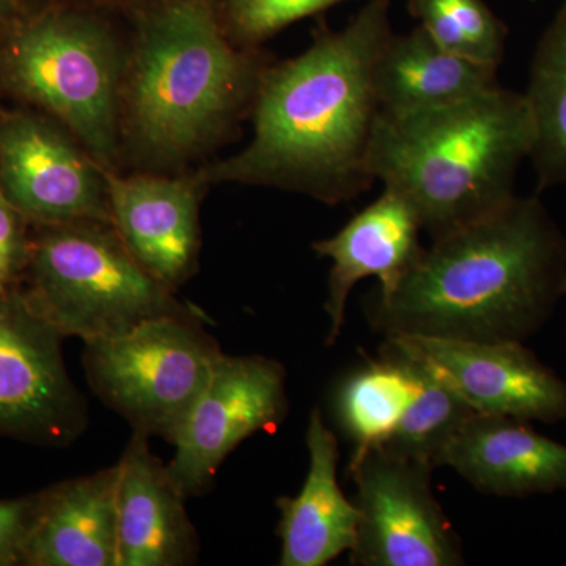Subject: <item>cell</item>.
I'll return each mask as SVG.
<instances>
[{"instance_id": "obj_1", "label": "cell", "mask_w": 566, "mask_h": 566, "mask_svg": "<svg viewBox=\"0 0 566 566\" xmlns=\"http://www.w3.org/2000/svg\"><path fill=\"white\" fill-rule=\"evenodd\" d=\"M392 32L390 0H370L340 31H322L296 57L264 66L251 142L193 175L207 186L281 189L333 207L368 191L381 112L374 69Z\"/></svg>"}, {"instance_id": "obj_2", "label": "cell", "mask_w": 566, "mask_h": 566, "mask_svg": "<svg viewBox=\"0 0 566 566\" xmlns=\"http://www.w3.org/2000/svg\"><path fill=\"white\" fill-rule=\"evenodd\" d=\"M538 193L431 241L392 293L367 297L370 326L385 337L526 344L566 290V237Z\"/></svg>"}, {"instance_id": "obj_3", "label": "cell", "mask_w": 566, "mask_h": 566, "mask_svg": "<svg viewBox=\"0 0 566 566\" xmlns=\"http://www.w3.org/2000/svg\"><path fill=\"white\" fill-rule=\"evenodd\" d=\"M126 17L122 164L186 172L251 115L268 63L234 43L219 0H148Z\"/></svg>"}, {"instance_id": "obj_4", "label": "cell", "mask_w": 566, "mask_h": 566, "mask_svg": "<svg viewBox=\"0 0 566 566\" xmlns=\"http://www.w3.org/2000/svg\"><path fill=\"white\" fill-rule=\"evenodd\" d=\"M523 92L494 88L444 109L379 112L368 170L441 240L490 218L517 196L516 178L534 148Z\"/></svg>"}, {"instance_id": "obj_5", "label": "cell", "mask_w": 566, "mask_h": 566, "mask_svg": "<svg viewBox=\"0 0 566 566\" xmlns=\"http://www.w3.org/2000/svg\"><path fill=\"white\" fill-rule=\"evenodd\" d=\"M107 11L46 0L0 31V85L61 123L106 170H120L126 46Z\"/></svg>"}, {"instance_id": "obj_6", "label": "cell", "mask_w": 566, "mask_h": 566, "mask_svg": "<svg viewBox=\"0 0 566 566\" xmlns=\"http://www.w3.org/2000/svg\"><path fill=\"white\" fill-rule=\"evenodd\" d=\"M25 301L62 335L114 338L163 316L207 315L148 274L109 222L33 226Z\"/></svg>"}, {"instance_id": "obj_7", "label": "cell", "mask_w": 566, "mask_h": 566, "mask_svg": "<svg viewBox=\"0 0 566 566\" xmlns=\"http://www.w3.org/2000/svg\"><path fill=\"white\" fill-rule=\"evenodd\" d=\"M207 324L208 315L163 316L85 344L88 385L133 431L172 444L223 354Z\"/></svg>"}, {"instance_id": "obj_8", "label": "cell", "mask_w": 566, "mask_h": 566, "mask_svg": "<svg viewBox=\"0 0 566 566\" xmlns=\"http://www.w3.org/2000/svg\"><path fill=\"white\" fill-rule=\"evenodd\" d=\"M434 469L371 447L353 453L359 509L354 566H460L463 546L431 486Z\"/></svg>"}, {"instance_id": "obj_9", "label": "cell", "mask_w": 566, "mask_h": 566, "mask_svg": "<svg viewBox=\"0 0 566 566\" xmlns=\"http://www.w3.org/2000/svg\"><path fill=\"white\" fill-rule=\"evenodd\" d=\"M62 342L21 290L0 292V438L63 449L84 433L87 403L71 381Z\"/></svg>"}, {"instance_id": "obj_10", "label": "cell", "mask_w": 566, "mask_h": 566, "mask_svg": "<svg viewBox=\"0 0 566 566\" xmlns=\"http://www.w3.org/2000/svg\"><path fill=\"white\" fill-rule=\"evenodd\" d=\"M0 186L32 226L111 223L106 169L43 112L0 114Z\"/></svg>"}, {"instance_id": "obj_11", "label": "cell", "mask_w": 566, "mask_h": 566, "mask_svg": "<svg viewBox=\"0 0 566 566\" xmlns=\"http://www.w3.org/2000/svg\"><path fill=\"white\" fill-rule=\"evenodd\" d=\"M289 415L286 370L264 356L222 354L210 381L172 442L167 464L186 499L207 493L244 439L274 431Z\"/></svg>"}, {"instance_id": "obj_12", "label": "cell", "mask_w": 566, "mask_h": 566, "mask_svg": "<svg viewBox=\"0 0 566 566\" xmlns=\"http://www.w3.org/2000/svg\"><path fill=\"white\" fill-rule=\"evenodd\" d=\"M422 360L480 415L524 422L566 420V381L520 342L482 344L431 337H386Z\"/></svg>"}, {"instance_id": "obj_13", "label": "cell", "mask_w": 566, "mask_h": 566, "mask_svg": "<svg viewBox=\"0 0 566 566\" xmlns=\"http://www.w3.org/2000/svg\"><path fill=\"white\" fill-rule=\"evenodd\" d=\"M111 223L133 259L178 292L199 271L200 203L208 186L193 172L106 170Z\"/></svg>"}, {"instance_id": "obj_14", "label": "cell", "mask_w": 566, "mask_h": 566, "mask_svg": "<svg viewBox=\"0 0 566 566\" xmlns=\"http://www.w3.org/2000/svg\"><path fill=\"white\" fill-rule=\"evenodd\" d=\"M420 233L422 227L411 207L398 193L385 189L337 233L312 244L316 255L333 263L324 301V312L329 316L327 345L333 346L342 335L346 305L357 283L378 279L375 294L387 296L419 262L424 251Z\"/></svg>"}, {"instance_id": "obj_15", "label": "cell", "mask_w": 566, "mask_h": 566, "mask_svg": "<svg viewBox=\"0 0 566 566\" xmlns=\"http://www.w3.org/2000/svg\"><path fill=\"white\" fill-rule=\"evenodd\" d=\"M480 493L526 499L566 491V444L512 417L476 415L436 461Z\"/></svg>"}, {"instance_id": "obj_16", "label": "cell", "mask_w": 566, "mask_h": 566, "mask_svg": "<svg viewBox=\"0 0 566 566\" xmlns=\"http://www.w3.org/2000/svg\"><path fill=\"white\" fill-rule=\"evenodd\" d=\"M134 431L117 463L118 566H188L200 538L186 501L148 444Z\"/></svg>"}, {"instance_id": "obj_17", "label": "cell", "mask_w": 566, "mask_h": 566, "mask_svg": "<svg viewBox=\"0 0 566 566\" xmlns=\"http://www.w3.org/2000/svg\"><path fill=\"white\" fill-rule=\"evenodd\" d=\"M117 464L35 493L22 566H118Z\"/></svg>"}, {"instance_id": "obj_18", "label": "cell", "mask_w": 566, "mask_h": 566, "mask_svg": "<svg viewBox=\"0 0 566 566\" xmlns=\"http://www.w3.org/2000/svg\"><path fill=\"white\" fill-rule=\"evenodd\" d=\"M305 444L308 472L303 490L277 501L281 566H326L352 553L357 542L359 509L338 485L337 436L324 422L319 406L308 417Z\"/></svg>"}, {"instance_id": "obj_19", "label": "cell", "mask_w": 566, "mask_h": 566, "mask_svg": "<svg viewBox=\"0 0 566 566\" xmlns=\"http://www.w3.org/2000/svg\"><path fill=\"white\" fill-rule=\"evenodd\" d=\"M497 69L447 51L422 25L394 33L376 57L374 85L382 114L444 109L497 84Z\"/></svg>"}, {"instance_id": "obj_20", "label": "cell", "mask_w": 566, "mask_h": 566, "mask_svg": "<svg viewBox=\"0 0 566 566\" xmlns=\"http://www.w3.org/2000/svg\"><path fill=\"white\" fill-rule=\"evenodd\" d=\"M523 93L535 129L528 161L536 192L566 185V2L536 44Z\"/></svg>"}, {"instance_id": "obj_21", "label": "cell", "mask_w": 566, "mask_h": 566, "mask_svg": "<svg viewBox=\"0 0 566 566\" xmlns=\"http://www.w3.org/2000/svg\"><path fill=\"white\" fill-rule=\"evenodd\" d=\"M381 349L403 365L412 382V395L392 433L378 447L436 469L444 447L476 411L401 346L386 338Z\"/></svg>"}, {"instance_id": "obj_22", "label": "cell", "mask_w": 566, "mask_h": 566, "mask_svg": "<svg viewBox=\"0 0 566 566\" xmlns=\"http://www.w3.org/2000/svg\"><path fill=\"white\" fill-rule=\"evenodd\" d=\"M412 395V382L403 365L381 349L379 359L368 360L338 387L335 411L354 453L381 446L392 433Z\"/></svg>"}, {"instance_id": "obj_23", "label": "cell", "mask_w": 566, "mask_h": 566, "mask_svg": "<svg viewBox=\"0 0 566 566\" xmlns=\"http://www.w3.org/2000/svg\"><path fill=\"white\" fill-rule=\"evenodd\" d=\"M408 10L447 51L499 69L506 28L485 0H408Z\"/></svg>"}, {"instance_id": "obj_24", "label": "cell", "mask_w": 566, "mask_h": 566, "mask_svg": "<svg viewBox=\"0 0 566 566\" xmlns=\"http://www.w3.org/2000/svg\"><path fill=\"white\" fill-rule=\"evenodd\" d=\"M346 0H219L227 32L238 46L260 51L275 33L293 22Z\"/></svg>"}, {"instance_id": "obj_25", "label": "cell", "mask_w": 566, "mask_h": 566, "mask_svg": "<svg viewBox=\"0 0 566 566\" xmlns=\"http://www.w3.org/2000/svg\"><path fill=\"white\" fill-rule=\"evenodd\" d=\"M33 226L0 186V292L20 290L31 262Z\"/></svg>"}, {"instance_id": "obj_26", "label": "cell", "mask_w": 566, "mask_h": 566, "mask_svg": "<svg viewBox=\"0 0 566 566\" xmlns=\"http://www.w3.org/2000/svg\"><path fill=\"white\" fill-rule=\"evenodd\" d=\"M35 494L0 499V566H22Z\"/></svg>"}, {"instance_id": "obj_27", "label": "cell", "mask_w": 566, "mask_h": 566, "mask_svg": "<svg viewBox=\"0 0 566 566\" xmlns=\"http://www.w3.org/2000/svg\"><path fill=\"white\" fill-rule=\"evenodd\" d=\"M66 2L107 11V13L128 14L134 9H137V7H140L142 3L148 2V0H66Z\"/></svg>"}, {"instance_id": "obj_28", "label": "cell", "mask_w": 566, "mask_h": 566, "mask_svg": "<svg viewBox=\"0 0 566 566\" xmlns=\"http://www.w3.org/2000/svg\"><path fill=\"white\" fill-rule=\"evenodd\" d=\"M24 6V0H0V31L20 17Z\"/></svg>"}, {"instance_id": "obj_29", "label": "cell", "mask_w": 566, "mask_h": 566, "mask_svg": "<svg viewBox=\"0 0 566 566\" xmlns=\"http://www.w3.org/2000/svg\"><path fill=\"white\" fill-rule=\"evenodd\" d=\"M565 297H566V290H565Z\"/></svg>"}]
</instances>
